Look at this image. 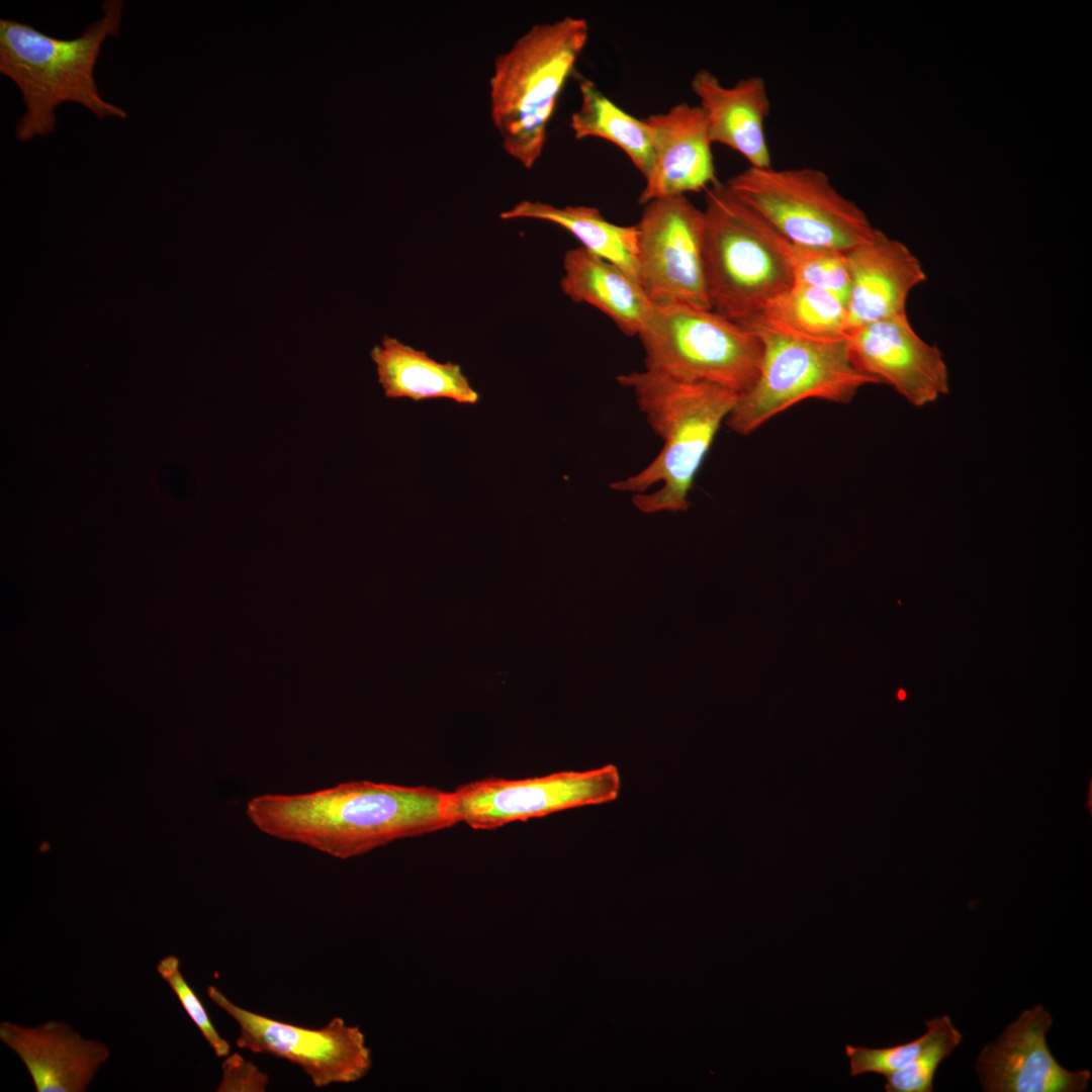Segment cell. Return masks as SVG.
I'll return each mask as SVG.
<instances>
[{
	"label": "cell",
	"instance_id": "1",
	"mask_svg": "<svg viewBox=\"0 0 1092 1092\" xmlns=\"http://www.w3.org/2000/svg\"><path fill=\"white\" fill-rule=\"evenodd\" d=\"M444 795L426 786L354 781L304 794L258 795L246 813L267 835L347 859L454 826L443 810Z\"/></svg>",
	"mask_w": 1092,
	"mask_h": 1092
},
{
	"label": "cell",
	"instance_id": "2",
	"mask_svg": "<svg viewBox=\"0 0 1092 1092\" xmlns=\"http://www.w3.org/2000/svg\"><path fill=\"white\" fill-rule=\"evenodd\" d=\"M617 380L632 390L663 445L647 466L612 482L611 489L632 493L634 507L643 514L686 512L698 471L739 394L647 369L621 374Z\"/></svg>",
	"mask_w": 1092,
	"mask_h": 1092
},
{
	"label": "cell",
	"instance_id": "3",
	"mask_svg": "<svg viewBox=\"0 0 1092 1092\" xmlns=\"http://www.w3.org/2000/svg\"><path fill=\"white\" fill-rule=\"evenodd\" d=\"M123 6L122 0L104 1L103 17L71 39L0 20V73L17 85L26 107L16 125L20 142L54 132L56 108L65 102L81 104L99 119L126 118V111L100 96L94 77L103 41L118 36Z\"/></svg>",
	"mask_w": 1092,
	"mask_h": 1092
},
{
	"label": "cell",
	"instance_id": "4",
	"mask_svg": "<svg viewBox=\"0 0 1092 1092\" xmlns=\"http://www.w3.org/2000/svg\"><path fill=\"white\" fill-rule=\"evenodd\" d=\"M585 19L529 28L494 60L489 111L504 151L526 169L541 158L558 97L588 39Z\"/></svg>",
	"mask_w": 1092,
	"mask_h": 1092
},
{
	"label": "cell",
	"instance_id": "5",
	"mask_svg": "<svg viewBox=\"0 0 1092 1092\" xmlns=\"http://www.w3.org/2000/svg\"><path fill=\"white\" fill-rule=\"evenodd\" d=\"M704 264L711 309L736 323L794 284L782 237L717 181L706 190Z\"/></svg>",
	"mask_w": 1092,
	"mask_h": 1092
},
{
	"label": "cell",
	"instance_id": "6",
	"mask_svg": "<svg viewBox=\"0 0 1092 1092\" xmlns=\"http://www.w3.org/2000/svg\"><path fill=\"white\" fill-rule=\"evenodd\" d=\"M762 345L757 377L738 395L726 419L728 428L747 436L772 417L810 398L848 403L858 390L879 383L851 361L847 338L817 341L800 338L750 320L741 323Z\"/></svg>",
	"mask_w": 1092,
	"mask_h": 1092
},
{
	"label": "cell",
	"instance_id": "7",
	"mask_svg": "<svg viewBox=\"0 0 1092 1092\" xmlns=\"http://www.w3.org/2000/svg\"><path fill=\"white\" fill-rule=\"evenodd\" d=\"M638 337L645 369L675 379L741 394L758 374L762 345L757 335L711 308L654 304Z\"/></svg>",
	"mask_w": 1092,
	"mask_h": 1092
},
{
	"label": "cell",
	"instance_id": "8",
	"mask_svg": "<svg viewBox=\"0 0 1092 1092\" xmlns=\"http://www.w3.org/2000/svg\"><path fill=\"white\" fill-rule=\"evenodd\" d=\"M725 185L779 235L795 244L846 253L879 231L860 207L842 195L829 176L817 168L748 166Z\"/></svg>",
	"mask_w": 1092,
	"mask_h": 1092
},
{
	"label": "cell",
	"instance_id": "9",
	"mask_svg": "<svg viewBox=\"0 0 1092 1092\" xmlns=\"http://www.w3.org/2000/svg\"><path fill=\"white\" fill-rule=\"evenodd\" d=\"M621 790L616 765L587 770H563L543 777L507 780L489 778L460 786L443 799L453 825L494 829L552 813L615 801Z\"/></svg>",
	"mask_w": 1092,
	"mask_h": 1092
},
{
	"label": "cell",
	"instance_id": "10",
	"mask_svg": "<svg viewBox=\"0 0 1092 1092\" xmlns=\"http://www.w3.org/2000/svg\"><path fill=\"white\" fill-rule=\"evenodd\" d=\"M637 233L638 281L653 304L711 308L704 264V212L686 195L644 204Z\"/></svg>",
	"mask_w": 1092,
	"mask_h": 1092
},
{
	"label": "cell",
	"instance_id": "11",
	"mask_svg": "<svg viewBox=\"0 0 1092 1092\" xmlns=\"http://www.w3.org/2000/svg\"><path fill=\"white\" fill-rule=\"evenodd\" d=\"M207 995L237 1022L238 1048L299 1066L316 1088L358 1081L371 1068L364 1034L341 1017H334L321 1028H308L247 1010L213 985L207 987Z\"/></svg>",
	"mask_w": 1092,
	"mask_h": 1092
},
{
	"label": "cell",
	"instance_id": "12",
	"mask_svg": "<svg viewBox=\"0 0 1092 1092\" xmlns=\"http://www.w3.org/2000/svg\"><path fill=\"white\" fill-rule=\"evenodd\" d=\"M847 341L859 371L891 385L915 406L932 403L949 391L942 353L918 336L906 313L855 329Z\"/></svg>",
	"mask_w": 1092,
	"mask_h": 1092
},
{
	"label": "cell",
	"instance_id": "13",
	"mask_svg": "<svg viewBox=\"0 0 1092 1092\" xmlns=\"http://www.w3.org/2000/svg\"><path fill=\"white\" fill-rule=\"evenodd\" d=\"M1052 1025L1051 1013L1035 1005L1021 1012L995 1042L986 1044L975 1065L983 1091H1085L1091 1072L1069 1071L1056 1061L1045 1039Z\"/></svg>",
	"mask_w": 1092,
	"mask_h": 1092
},
{
	"label": "cell",
	"instance_id": "14",
	"mask_svg": "<svg viewBox=\"0 0 1092 1092\" xmlns=\"http://www.w3.org/2000/svg\"><path fill=\"white\" fill-rule=\"evenodd\" d=\"M653 141V165L639 202L706 190L716 183L707 119L699 105L678 103L644 118Z\"/></svg>",
	"mask_w": 1092,
	"mask_h": 1092
},
{
	"label": "cell",
	"instance_id": "15",
	"mask_svg": "<svg viewBox=\"0 0 1092 1092\" xmlns=\"http://www.w3.org/2000/svg\"><path fill=\"white\" fill-rule=\"evenodd\" d=\"M849 275L847 335L862 326L906 313L910 292L926 281L918 258L883 232L845 253Z\"/></svg>",
	"mask_w": 1092,
	"mask_h": 1092
},
{
	"label": "cell",
	"instance_id": "16",
	"mask_svg": "<svg viewBox=\"0 0 1092 1092\" xmlns=\"http://www.w3.org/2000/svg\"><path fill=\"white\" fill-rule=\"evenodd\" d=\"M0 1040L21 1060L36 1092L86 1091L110 1055L104 1042L54 1020L34 1027L3 1021Z\"/></svg>",
	"mask_w": 1092,
	"mask_h": 1092
},
{
	"label": "cell",
	"instance_id": "17",
	"mask_svg": "<svg viewBox=\"0 0 1092 1092\" xmlns=\"http://www.w3.org/2000/svg\"><path fill=\"white\" fill-rule=\"evenodd\" d=\"M691 88L705 113L711 142L739 153L749 167L771 166L765 132L770 100L764 79L750 76L731 86L707 69L696 72Z\"/></svg>",
	"mask_w": 1092,
	"mask_h": 1092
},
{
	"label": "cell",
	"instance_id": "18",
	"mask_svg": "<svg viewBox=\"0 0 1092 1092\" xmlns=\"http://www.w3.org/2000/svg\"><path fill=\"white\" fill-rule=\"evenodd\" d=\"M563 268L560 286L571 300L595 306L628 336L641 334L654 304L637 279L582 247L565 253Z\"/></svg>",
	"mask_w": 1092,
	"mask_h": 1092
},
{
	"label": "cell",
	"instance_id": "19",
	"mask_svg": "<svg viewBox=\"0 0 1092 1092\" xmlns=\"http://www.w3.org/2000/svg\"><path fill=\"white\" fill-rule=\"evenodd\" d=\"M376 365L378 382L388 398L421 401L448 398L461 404H475L479 394L472 388L461 366L441 363L425 351L384 336L370 353Z\"/></svg>",
	"mask_w": 1092,
	"mask_h": 1092
},
{
	"label": "cell",
	"instance_id": "20",
	"mask_svg": "<svg viewBox=\"0 0 1092 1092\" xmlns=\"http://www.w3.org/2000/svg\"><path fill=\"white\" fill-rule=\"evenodd\" d=\"M499 216L503 219L525 218L554 223L577 239L583 249L614 263L638 280L635 225L613 223L592 206L557 207L531 200L520 201Z\"/></svg>",
	"mask_w": 1092,
	"mask_h": 1092
},
{
	"label": "cell",
	"instance_id": "21",
	"mask_svg": "<svg viewBox=\"0 0 1092 1092\" xmlns=\"http://www.w3.org/2000/svg\"><path fill=\"white\" fill-rule=\"evenodd\" d=\"M580 104L569 126L577 140L599 138L622 150L644 178L653 165V141L645 119H639L614 103L588 79L579 82Z\"/></svg>",
	"mask_w": 1092,
	"mask_h": 1092
},
{
	"label": "cell",
	"instance_id": "22",
	"mask_svg": "<svg viewBox=\"0 0 1092 1092\" xmlns=\"http://www.w3.org/2000/svg\"><path fill=\"white\" fill-rule=\"evenodd\" d=\"M751 320L809 340L847 338L846 303L826 290L798 281Z\"/></svg>",
	"mask_w": 1092,
	"mask_h": 1092
},
{
	"label": "cell",
	"instance_id": "23",
	"mask_svg": "<svg viewBox=\"0 0 1092 1092\" xmlns=\"http://www.w3.org/2000/svg\"><path fill=\"white\" fill-rule=\"evenodd\" d=\"M929 1037L917 1058L905 1068L886 1075L887 1092H930L940 1063L961 1043L963 1036L947 1015L925 1021Z\"/></svg>",
	"mask_w": 1092,
	"mask_h": 1092
},
{
	"label": "cell",
	"instance_id": "24",
	"mask_svg": "<svg viewBox=\"0 0 1092 1092\" xmlns=\"http://www.w3.org/2000/svg\"><path fill=\"white\" fill-rule=\"evenodd\" d=\"M782 248L795 281L826 290L847 302L850 282L845 253L795 244L783 237Z\"/></svg>",
	"mask_w": 1092,
	"mask_h": 1092
},
{
	"label": "cell",
	"instance_id": "25",
	"mask_svg": "<svg viewBox=\"0 0 1092 1092\" xmlns=\"http://www.w3.org/2000/svg\"><path fill=\"white\" fill-rule=\"evenodd\" d=\"M157 972L175 993L182 1007L213 1050L215 1056L224 1058L230 1055V1043L218 1033L209 1018L205 1006L184 978L180 970L178 957L169 954L161 959L157 965Z\"/></svg>",
	"mask_w": 1092,
	"mask_h": 1092
},
{
	"label": "cell",
	"instance_id": "26",
	"mask_svg": "<svg viewBox=\"0 0 1092 1092\" xmlns=\"http://www.w3.org/2000/svg\"><path fill=\"white\" fill-rule=\"evenodd\" d=\"M929 1037L926 1030L921 1036L897 1045L872 1049L845 1045L849 1059L850 1076L856 1077L868 1073L886 1076L901 1070L912 1063L920 1054Z\"/></svg>",
	"mask_w": 1092,
	"mask_h": 1092
},
{
	"label": "cell",
	"instance_id": "27",
	"mask_svg": "<svg viewBox=\"0 0 1092 1092\" xmlns=\"http://www.w3.org/2000/svg\"><path fill=\"white\" fill-rule=\"evenodd\" d=\"M217 1092H263L269 1076L238 1053L224 1057Z\"/></svg>",
	"mask_w": 1092,
	"mask_h": 1092
},
{
	"label": "cell",
	"instance_id": "28",
	"mask_svg": "<svg viewBox=\"0 0 1092 1092\" xmlns=\"http://www.w3.org/2000/svg\"><path fill=\"white\" fill-rule=\"evenodd\" d=\"M899 698H900V699H902V700H903V699L905 698V693H904V691H900V692H899Z\"/></svg>",
	"mask_w": 1092,
	"mask_h": 1092
}]
</instances>
